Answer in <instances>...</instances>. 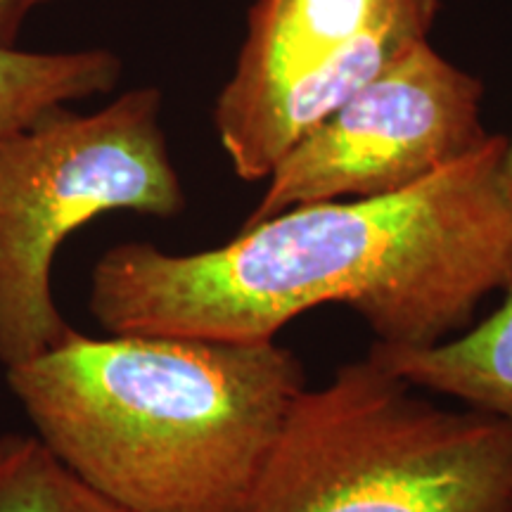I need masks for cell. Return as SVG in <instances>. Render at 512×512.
I'll return each mask as SVG.
<instances>
[{
    "instance_id": "6da1fadb",
    "label": "cell",
    "mask_w": 512,
    "mask_h": 512,
    "mask_svg": "<svg viewBox=\"0 0 512 512\" xmlns=\"http://www.w3.org/2000/svg\"><path fill=\"white\" fill-rule=\"evenodd\" d=\"M505 143L489 136L392 195L285 209L204 252L121 242L95 261L88 311L110 335L259 344L306 311L344 304L384 347L446 342L486 297L512 290Z\"/></svg>"
},
{
    "instance_id": "7a4b0ae2",
    "label": "cell",
    "mask_w": 512,
    "mask_h": 512,
    "mask_svg": "<svg viewBox=\"0 0 512 512\" xmlns=\"http://www.w3.org/2000/svg\"><path fill=\"white\" fill-rule=\"evenodd\" d=\"M5 382L36 437L126 512H245L306 389L302 361L275 339L79 330Z\"/></svg>"
},
{
    "instance_id": "3957f363",
    "label": "cell",
    "mask_w": 512,
    "mask_h": 512,
    "mask_svg": "<svg viewBox=\"0 0 512 512\" xmlns=\"http://www.w3.org/2000/svg\"><path fill=\"white\" fill-rule=\"evenodd\" d=\"M245 512H512V427L368 354L294 399Z\"/></svg>"
},
{
    "instance_id": "277c9868",
    "label": "cell",
    "mask_w": 512,
    "mask_h": 512,
    "mask_svg": "<svg viewBox=\"0 0 512 512\" xmlns=\"http://www.w3.org/2000/svg\"><path fill=\"white\" fill-rule=\"evenodd\" d=\"M164 95L131 88L98 112L57 107L0 136V366L46 354L74 328L57 309L62 242L110 211L171 219L185 190L162 128Z\"/></svg>"
},
{
    "instance_id": "5b68a950",
    "label": "cell",
    "mask_w": 512,
    "mask_h": 512,
    "mask_svg": "<svg viewBox=\"0 0 512 512\" xmlns=\"http://www.w3.org/2000/svg\"><path fill=\"white\" fill-rule=\"evenodd\" d=\"M484 83L415 46L299 140L268 176L245 226L299 204L413 188L482 147Z\"/></svg>"
},
{
    "instance_id": "8992f818",
    "label": "cell",
    "mask_w": 512,
    "mask_h": 512,
    "mask_svg": "<svg viewBox=\"0 0 512 512\" xmlns=\"http://www.w3.org/2000/svg\"><path fill=\"white\" fill-rule=\"evenodd\" d=\"M439 8L441 0H387L361 36L316 67L252 91L223 86L211 117L235 174L245 181L271 176L299 140L425 43Z\"/></svg>"
},
{
    "instance_id": "52a82bcc",
    "label": "cell",
    "mask_w": 512,
    "mask_h": 512,
    "mask_svg": "<svg viewBox=\"0 0 512 512\" xmlns=\"http://www.w3.org/2000/svg\"><path fill=\"white\" fill-rule=\"evenodd\" d=\"M387 0H256L226 88L252 91L316 67L380 17Z\"/></svg>"
},
{
    "instance_id": "ba28073f",
    "label": "cell",
    "mask_w": 512,
    "mask_h": 512,
    "mask_svg": "<svg viewBox=\"0 0 512 512\" xmlns=\"http://www.w3.org/2000/svg\"><path fill=\"white\" fill-rule=\"evenodd\" d=\"M368 354L415 389L453 396L512 427V290L491 316L463 335L422 349L375 342Z\"/></svg>"
},
{
    "instance_id": "9c48e42d",
    "label": "cell",
    "mask_w": 512,
    "mask_h": 512,
    "mask_svg": "<svg viewBox=\"0 0 512 512\" xmlns=\"http://www.w3.org/2000/svg\"><path fill=\"white\" fill-rule=\"evenodd\" d=\"M124 62L110 48L36 50L0 46V136L34 124L57 107L110 93Z\"/></svg>"
},
{
    "instance_id": "30bf717a",
    "label": "cell",
    "mask_w": 512,
    "mask_h": 512,
    "mask_svg": "<svg viewBox=\"0 0 512 512\" xmlns=\"http://www.w3.org/2000/svg\"><path fill=\"white\" fill-rule=\"evenodd\" d=\"M0 512H126L55 456L36 434H0Z\"/></svg>"
},
{
    "instance_id": "8fae6325",
    "label": "cell",
    "mask_w": 512,
    "mask_h": 512,
    "mask_svg": "<svg viewBox=\"0 0 512 512\" xmlns=\"http://www.w3.org/2000/svg\"><path fill=\"white\" fill-rule=\"evenodd\" d=\"M34 8V0H0V46L17 48L24 22Z\"/></svg>"
},
{
    "instance_id": "7c38bea8",
    "label": "cell",
    "mask_w": 512,
    "mask_h": 512,
    "mask_svg": "<svg viewBox=\"0 0 512 512\" xmlns=\"http://www.w3.org/2000/svg\"><path fill=\"white\" fill-rule=\"evenodd\" d=\"M503 178H505V185H508V190H510V195H512V138H508V143H505Z\"/></svg>"
},
{
    "instance_id": "4fadbf2b",
    "label": "cell",
    "mask_w": 512,
    "mask_h": 512,
    "mask_svg": "<svg viewBox=\"0 0 512 512\" xmlns=\"http://www.w3.org/2000/svg\"><path fill=\"white\" fill-rule=\"evenodd\" d=\"M36 8H41V5H48V3H57V0H34Z\"/></svg>"
}]
</instances>
